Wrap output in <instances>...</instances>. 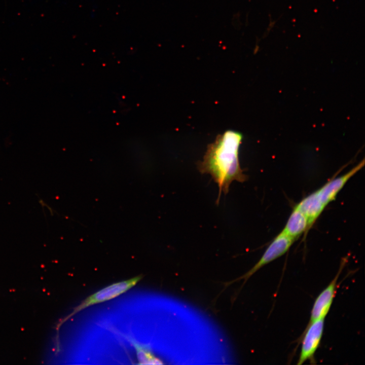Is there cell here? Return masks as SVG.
<instances>
[{
	"mask_svg": "<svg viewBox=\"0 0 365 365\" xmlns=\"http://www.w3.org/2000/svg\"><path fill=\"white\" fill-rule=\"evenodd\" d=\"M364 165V161L363 160L349 171L332 179L316 191L318 197L325 206L336 199L337 194L348 180L359 171Z\"/></svg>",
	"mask_w": 365,
	"mask_h": 365,
	"instance_id": "8992f818",
	"label": "cell"
},
{
	"mask_svg": "<svg viewBox=\"0 0 365 365\" xmlns=\"http://www.w3.org/2000/svg\"><path fill=\"white\" fill-rule=\"evenodd\" d=\"M309 229L305 215L295 206L282 232L295 240Z\"/></svg>",
	"mask_w": 365,
	"mask_h": 365,
	"instance_id": "ba28073f",
	"label": "cell"
},
{
	"mask_svg": "<svg viewBox=\"0 0 365 365\" xmlns=\"http://www.w3.org/2000/svg\"><path fill=\"white\" fill-rule=\"evenodd\" d=\"M342 264L334 278L316 299L311 312L310 322L325 318L329 312L337 291L338 279L345 263Z\"/></svg>",
	"mask_w": 365,
	"mask_h": 365,
	"instance_id": "5b68a950",
	"label": "cell"
},
{
	"mask_svg": "<svg viewBox=\"0 0 365 365\" xmlns=\"http://www.w3.org/2000/svg\"><path fill=\"white\" fill-rule=\"evenodd\" d=\"M296 206L307 218L309 229L326 207L318 197L316 191L303 199Z\"/></svg>",
	"mask_w": 365,
	"mask_h": 365,
	"instance_id": "52a82bcc",
	"label": "cell"
},
{
	"mask_svg": "<svg viewBox=\"0 0 365 365\" xmlns=\"http://www.w3.org/2000/svg\"><path fill=\"white\" fill-rule=\"evenodd\" d=\"M295 241V239L287 236L281 231L272 240L260 259L252 268L240 277L225 283V285L227 286L234 282L242 279L244 280V284L250 277L262 267L285 254L290 248Z\"/></svg>",
	"mask_w": 365,
	"mask_h": 365,
	"instance_id": "3957f363",
	"label": "cell"
},
{
	"mask_svg": "<svg viewBox=\"0 0 365 365\" xmlns=\"http://www.w3.org/2000/svg\"><path fill=\"white\" fill-rule=\"evenodd\" d=\"M142 278V275L136 276L128 280L113 283L101 289L87 297L74 309L73 311L64 321L88 307L110 300L126 292L134 286Z\"/></svg>",
	"mask_w": 365,
	"mask_h": 365,
	"instance_id": "7a4b0ae2",
	"label": "cell"
},
{
	"mask_svg": "<svg viewBox=\"0 0 365 365\" xmlns=\"http://www.w3.org/2000/svg\"><path fill=\"white\" fill-rule=\"evenodd\" d=\"M324 318L309 322L305 333L298 364H302L308 360H312L319 347L324 330Z\"/></svg>",
	"mask_w": 365,
	"mask_h": 365,
	"instance_id": "277c9868",
	"label": "cell"
},
{
	"mask_svg": "<svg viewBox=\"0 0 365 365\" xmlns=\"http://www.w3.org/2000/svg\"><path fill=\"white\" fill-rule=\"evenodd\" d=\"M134 347L138 364H163L159 358L155 356L149 349L139 344L133 340H130Z\"/></svg>",
	"mask_w": 365,
	"mask_h": 365,
	"instance_id": "9c48e42d",
	"label": "cell"
},
{
	"mask_svg": "<svg viewBox=\"0 0 365 365\" xmlns=\"http://www.w3.org/2000/svg\"><path fill=\"white\" fill-rule=\"evenodd\" d=\"M243 139L239 132L228 130L218 135L207 146L203 160L198 163L202 174H209L219 188L216 203L222 193L227 194L231 183L243 182L247 176L243 172L239 160V149Z\"/></svg>",
	"mask_w": 365,
	"mask_h": 365,
	"instance_id": "6da1fadb",
	"label": "cell"
}]
</instances>
